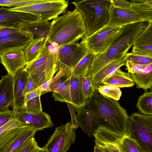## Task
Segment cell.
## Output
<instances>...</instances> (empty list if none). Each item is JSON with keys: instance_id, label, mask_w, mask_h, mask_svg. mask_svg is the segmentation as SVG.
I'll return each mask as SVG.
<instances>
[{"instance_id": "15", "label": "cell", "mask_w": 152, "mask_h": 152, "mask_svg": "<svg viewBox=\"0 0 152 152\" xmlns=\"http://www.w3.org/2000/svg\"><path fill=\"white\" fill-rule=\"evenodd\" d=\"M33 39V34L27 31L0 37V56L9 50H23Z\"/></svg>"}, {"instance_id": "20", "label": "cell", "mask_w": 152, "mask_h": 152, "mask_svg": "<svg viewBox=\"0 0 152 152\" xmlns=\"http://www.w3.org/2000/svg\"><path fill=\"white\" fill-rule=\"evenodd\" d=\"M14 100L13 82L9 74L2 76L0 80V113L9 111Z\"/></svg>"}, {"instance_id": "2", "label": "cell", "mask_w": 152, "mask_h": 152, "mask_svg": "<svg viewBox=\"0 0 152 152\" xmlns=\"http://www.w3.org/2000/svg\"><path fill=\"white\" fill-rule=\"evenodd\" d=\"M85 106L93 113L99 127L103 126L121 134L126 132L129 116L126 110L117 101L106 97L95 90L93 96L87 99Z\"/></svg>"}, {"instance_id": "22", "label": "cell", "mask_w": 152, "mask_h": 152, "mask_svg": "<svg viewBox=\"0 0 152 152\" xmlns=\"http://www.w3.org/2000/svg\"><path fill=\"white\" fill-rule=\"evenodd\" d=\"M51 22L39 20L30 21L20 25L21 30L29 32L33 35V39L44 38L47 41Z\"/></svg>"}, {"instance_id": "27", "label": "cell", "mask_w": 152, "mask_h": 152, "mask_svg": "<svg viewBox=\"0 0 152 152\" xmlns=\"http://www.w3.org/2000/svg\"><path fill=\"white\" fill-rule=\"evenodd\" d=\"M47 40L44 38L33 39L23 49L26 65L32 62L47 46Z\"/></svg>"}, {"instance_id": "41", "label": "cell", "mask_w": 152, "mask_h": 152, "mask_svg": "<svg viewBox=\"0 0 152 152\" xmlns=\"http://www.w3.org/2000/svg\"><path fill=\"white\" fill-rule=\"evenodd\" d=\"M16 118V113L13 110H9L7 112L0 113V127L11 119Z\"/></svg>"}, {"instance_id": "5", "label": "cell", "mask_w": 152, "mask_h": 152, "mask_svg": "<svg viewBox=\"0 0 152 152\" xmlns=\"http://www.w3.org/2000/svg\"><path fill=\"white\" fill-rule=\"evenodd\" d=\"M24 69L39 87L52 78L59 70L57 53L50 50L47 45L37 58L26 65Z\"/></svg>"}, {"instance_id": "28", "label": "cell", "mask_w": 152, "mask_h": 152, "mask_svg": "<svg viewBox=\"0 0 152 152\" xmlns=\"http://www.w3.org/2000/svg\"><path fill=\"white\" fill-rule=\"evenodd\" d=\"M130 74L137 88H142L145 91L148 89L151 90L152 64L148 65L139 72Z\"/></svg>"}, {"instance_id": "26", "label": "cell", "mask_w": 152, "mask_h": 152, "mask_svg": "<svg viewBox=\"0 0 152 152\" xmlns=\"http://www.w3.org/2000/svg\"><path fill=\"white\" fill-rule=\"evenodd\" d=\"M102 83L118 88L129 87L134 84L130 73L123 71L120 68L106 77Z\"/></svg>"}, {"instance_id": "45", "label": "cell", "mask_w": 152, "mask_h": 152, "mask_svg": "<svg viewBox=\"0 0 152 152\" xmlns=\"http://www.w3.org/2000/svg\"><path fill=\"white\" fill-rule=\"evenodd\" d=\"M95 145L99 147L103 152H111L107 146L104 143L94 140Z\"/></svg>"}, {"instance_id": "42", "label": "cell", "mask_w": 152, "mask_h": 152, "mask_svg": "<svg viewBox=\"0 0 152 152\" xmlns=\"http://www.w3.org/2000/svg\"><path fill=\"white\" fill-rule=\"evenodd\" d=\"M126 69L130 73H136L142 71L148 65H140L127 61Z\"/></svg>"}, {"instance_id": "9", "label": "cell", "mask_w": 152, "mask_h": 152, "mask_svg": "<svg viewBox=\"0 0 152 152\" xmlns=\"http://www.w3.org/2000/svg\"><path fill=\"white\" fill-rule=\"evenodd\" d=\"M76 129L71 122L56 127L43 148L47 152H66L75 141Z\"/></svg>"}, {"instance_id": "39", "label": "cell", "mask_w": 152, "mask_h": 152, "mask_svg": "<svg viewBox=\"0 0 152 152\" xmlns=\"http://www.w3.org/2000/svg\"><path fill=\"white\" fill-rule=\"evenodd\" d=\"M121 146L123 152H141L135 141L127 137L126 134L122 142Z\"/></svg>"}, {"instance_id": "44", "label": "cell", "mask_w": 152, "mask_h": 152, "mask_svg": "<svg viewBox=\"0 0 152 152\" xmlns=\"http://www.w3.org/2000/svg\"><path fill=\"white\" fill-rule=\"evenodd\" d=\"M38 87L33 82L31 77L29 74L24 89V95L25 96L26 94L36 89Z\"/></svg>"}, {"instance_id": "8", "label": "cell", "mask_w": 152, "mask_h": 152, "mask_svg": "<svg viewBox=\"0 0 152 152\" xmlns=\"http://www.w3.org/2000/svg\"><path fill=\"white\" fill-rule=\"evenodd\" d=\"M122 26L107 24L90 36L85 37V41L89 51L94 54L104 52L119 34Z\"/></svg>"}, {"instance_id": "17", "label": "cell", "mask_w": 152, "mask_h": 152, "mask_svg": "<svg viewBox=\"0 0 152 152\" xmlns=\"http://www.w3.org/2000/svg\"><path fill=\"white\" fill-rule=\"evenodd\" d=\"M1 64L5 67L8 74L12 77L20 68L26 65L23 49L9 50L0 56Z\"/></svg>"}, {"instance_id": "31", "label": "cell", "mask_w": 152, "mask_h": 152, "mask_svg": "<svg viewBox=\"0 0 152 152\" xmlns=\"http://www.w3.org/2000/svg\"><path fill=\"white\" fill-rule=\"evenodd\" d=\"M41 93L40 91L37 89L25 94V112L36 113L42 111L40 98Z\"/></svg>"}, {"instance_id": "34", "label": "cell", "mask_w": 152, "mask_h": 152, "mask_svg": "<svg viewBox=\"0 0 152 152\" xmlns=\"http://www.w3.org/2000/svg\"><path fill=\"white\" fill-rule=\"evenodd\" d=\"M97 91L104 96L117 101L120 99L122 94L119 88L107 85L99 86Z\"/></svg>"}, {"instance_id": "10", "label": "cell", "mask_w": 152, "mask_h": 152, "mask_svg": "<svg viewBox=\"0 0 152 152\" xmlns=\"http://www.w3.org/2000/svg\"><path fill=\"white\" fill-rule=\"evenodd\" d=\"M85 38L80 43H72L57 48L59 70H71L88 52Z\"/></svg>"}, {"instance_id": "35", "label": "cell", "mask_w": 152, "mask_h": 152, "mask_svg": "<svg viewBox=\"0 0 152 152\" xmlns=\"http://www.w3.org/2000/svg\"><path fill=\"white\" fill-rule=\"evenodd\" d=\"M79 79L84 96L87 100L92 97L95 90L91 84V78L85 75L79 77Z\"/></svg>"}, {"instance_id": "12", "label": "cell", "mask_w": 152, "mask_h": 152, "mask_svg": "<svg viewBox=\"0 0 152 152\" xmlns=\"http://www.w3.org/2000/svg\"><path fill=\"white\" fill-rule=\"evenodd\" d=\"M144 21H146L141 17L131 10L129 7L127 8L119 7H115L113 4L107 25L122 26Z\"/></svg>"}, {"instance_id": "7", "label": "cell", "mask_w": 152, "mask_h": 152, "mask_svg": "<svg viewBox=\"0 0 152 152\" xmlns=\"http://www.w3.org/2000/svg\"><path fill=\"white\" fill-rule=\"evenodd\" d=\"M68 5V1L65 0H30L26 5L9 8V10L31 14L39 20L48 21L63 13Z\"/></svg>"}, {"instance_id": "1", "label": "cell", "mask_w": 152, "mask_h": 152, "mask_svg": "<svg viewBox=\"0 0 152 152\" xmlns=\"http://www.w3.org/2000/svg\"><path fill=\"white\" fill-rule=\"evenodd\" d=\"M148 21L139 22L122 26L121 31L104 52L94 54L93 61L86 75L91 78L110 62L125 58L140 35L147 27Z\"/></svg>"}, {"instance_id": "3", "label": "cell", "mask_w": 152, "mask_h": 152, "mask_svg": "<svg viewBox=\"0 0 152 152\" xmlns=\"http://www.w3.org/2000/svg\"><path fill=\"white\" fill-rule=\"evenodd\" d=\"M85 21L76 8L54 19L51 22L47 44L55 48L75 43L86 37Z\"/></svg>"}, {"instance_id": "32", "label": "cell", "mask_w": 152, "mask_h": 152, "mask_svg": "<svg viewBox=\"0 0 152 152\" xmlns=\"http://www.w3.org/2000/svg\"><path fill=\"white\" fill-rule=\"evenodd\" d=\"M94 54L89 51L71 70V76L75 77L86 75L87 71L92 63Z\"/></svg>"}, {"instance_id": "24", "label": "cell", "mask_w": 152, "mask_h": 152, "mask_svg": "<svg viewBox=\"0 0 152 152\" xmlns=\"http://www.w3.org/2000/svg\"><path fill=\"white\" fill-rule=\"evenodd\" d=\"M37 131L29 127L22 128L0 150V152H12L25 141L34 137Z\"/></svg>"}, {"instance_id": "18", "label": "cell", "mask_w": 152, "mask_h": 152, "mask_svg": "<svg viewBox=\"0 0 152 152\" xmlns=\"http://www.w3.org/2000/svg\"><path fill=\"white\" fill-rule=\"evenodd\" d=\"M74 107L77 113L75 116L78 126L88 136L92 137L99 127L93 113L85 106L77 108Z\"/></svg>"}, {"instance_id": "4", "label": "cell", "mask_w": 152, "mask_h": 152, "mask_svg": "<svg viewBox=\"0 0 152 152\" xmlns=\"http://www.w3.org/2000/svg\"><path fill=\"white\" fill-rule=\"evenodd\" d=\"M113 2V0H77L72 2L82 15L85 21L86 37L108 24Z\"/></svg>"}, {"instance_id": "38", "label": "cell", "mask_w": 152, "mask_h": 152, "mask_svg": "<svg viewBox=\"0 0 152 152\" xmlns=\"http://www.w3.org/2000/svg\"><path fill=\"white\" fill-rule=\"evenodd\" d=\"M39 147L34 137L25 141L12 152H32Z\"/></svg>"}, {"instance_id": "21", "label": "cell", "mask_w": 152, "mask_h": 152, "mask_svg": "<svg viewBox=\"0 0 152 152\" xmlns=\"http://www.w3.org/2000/svg\"><path fill=\"white\" fill-rule=\"evenodd\" d=\"M71 72V70L63 75L54 86L44 92L42 94L53 92L52 96L55 100L66 102L72 104L70 93Z\"/></svg>"}, {"instance_id": "36", "label": "cell", "mask_w": 152, "mask_h": 152, "mask_svg": "<svg viewBox=\"0 0 152 152\" xmlns=\"http://www.w3.org/2000/svg\"><path fill=\"white\" fill-rule=\"evenodd\" d=\"M71 70L67 71L58 70L56 75L52 78L46 81L39 87L37 89L40 91L41 95L44 92L49 90L56 84L61 77Z\"/></svg>"}, {"instance_id": "16", "label": "cell", "mask_w": 152, "mask_h": 152, "mask_svg": "<svg viewBox=\"0 0 152 152\" xmlns=\"http://www.w3.org/2000/svg\"><path fill=\"white\" fill-rule=\"evenodd\" d=\"M9 8H0V26L9 28L18 27L30 21L39 20L35 15L26 13L10 11Z\"/></svg>"}, {"instance_id": "14", "label": "cell", "mask_w": 152, "mask_h": 152, "mask_svg": "<svg viewBox=\"0 0 152 152\" xmlns=\"http://www.w3.org/2000/svg\"><path fill=\"white\" fill-rule=\"evenodd\" d=\"M93 136L95 140L104 143L111 152H123L121 145L126 137L125 134H118L100 126L95 131Z\"/></svg>"}, {"instance_id": "43", "label": "cell", "mask_w": 152, "mask_h": 152, "mask_svg": "<svg viewBox=\"0 0 152 152\" xmlns=\"http://www.w3.org/2000/svg\"><path fill=\"white\" fill-rule=\"evenodd\" d=\"M24 31L20 30L19 27L3 29L0 30V37L20 33Z\"/></svg>"}, {"instance_id": "11", "label": "cell", "mask_w": 152, "mask_h": 152, "mask_svg": "<svg viewBox=\"0 0 152 152\" xmlns=\"http://www.w3.org/2000/svg\"><path fill=\"white\" fill-rule=\"evenodd\" d=\"M24 68H20L12 77L14 96L12 108L16 113L25 112L24 92L29 74Z\"/></svg>"}, {"instance_id": "47", "label": "cell", "mask_w": 152, "mask_h": 152, "mask_svg": "<svg viewBox=\"0 0 152 152\" xmlns=\"http://www.w3.org/2000/svg\"><path fill=\"white\" fill-rule=\"evenodd\" d=\"M94 152H103L102 150L98 146L95 145L94 146Z\"/></svg>"}, {"instance_id": "46", "label": "cell", "mask_w": 152, "mask_h": 152, "mask_svg": "<svg viewBox=\"0 0 152 152\" xmlns=\"http://www.w3.org/2000/svg\"><path fill=\"white\" fill-rule=\"evenodd\" d=\"M32 152H47L46 150L43 147H39Z\"/></svg>"}, {"instance_id": "30", "label": "cell", "mask_w": 152, "mask_h": 152, "mask_svg": "<svg viewBox=\"0 0 152 152\" xmlns=\"http://www.w3.org/2000/svg\"><path fill=\"white\" fill-rule=\"evenodd\" d=\"M130 9L146 21L152 20V0H131Z\"/></svg>"}, {"instance_id": "13", "label": "cell", "mask_w": 152, "mask_h": 152, "mask_svg": "<svg viewBox=\"0 0 152 152\" xmlns=\"http://www.w3.org/2000/svg\"><path fill=\"white\" fill-rule=\"evenodd\" d=\"M16 114V118L27 126L36 130L53 126V123L50 115L42 111L36 113L24 112Z\"/></svg>"}, {"instance_id": "37", "label": "cell", "mask_w": 152, "mask_h": 152, "mask_svg": "<svg viewBox=\"0 0 152 152\" xmlns=\"http://www.w3.org/2000/svg\"><path fill=\"white\" fill-rule=\"evenodd\" d=\"M127 61L140 65H148L152 64V58L140 55L127 53L125 56Z\"/></svg>"}, {"instance_id": "25", "label": "cell", "mask_w": 152, "mask_h": 152, "mask_svg": "<svg viewBox=\"0 0 152 152\" xmlns=\"http://www.w3.org/2000/svg\"><path fill=\"white\" fill-rule=\"evenodd\" d=\"M28 127L16 118L0 127V150L22 128Z\"/></svg>"}, {"instance_id": "33", "label": "cell", "mask_w": 152, "mask_h": 152, "mask_svg": "<svg viewBox=\"0 0 152 152\" xmlns=\"http://www.w3.org/2000/svg\"><path fill=\"white\" fill-rule=\"evenodd\" d=\"M136 107L143 114L152 115V91H145L138 98Z\"/></svg>"}, {"instance_id": "29", "label": "cell", "mask_w": 152, "mask_h": 152, "mask_svg": "<svg viewBox=\"0 0 152 152\" xmlns=\"http://www.w3.org/2000/svg\"><path fill=\"white\" fill-rule=\"evenodd\" d=\"M70 93L72 105L74 107L79 108L86 104L87 99L84 96L79 77H75L71 75Z\"/></svg>"}, {"instance_id": "40", "label": "cell", "mask_w": 152, "mask_h": 152, "mask_svg": "<svg viewBox=\"0 0 152 152\" xmlns=\"http://www.w3.org/2000/svg\"><path fill=\"white\" fill-rule=\"evenodd\" d=\"M30 0H0V6L19 7L28 5Z\"/></svg>"}, {"instance_id": "23", "label": "cell", "mask_w": 152, "mask_h": 152, "mask_svg": "<svg viewBox=\"0 0 152 152\" xmlns=\"http://www.w3.org/2000/svg\"><path fill=\"white\" fill-rule=\"evenodd\" d=\"M127 61L125 58L112 61L101 68L91 78L92 86L94 90L103 85V81L107 76L114 72L122 66L125 65Z\"/></svg>"}, {"instance_id": "6", "label": "cell", "mask_w": 152, "mask_h": 152, "mask_svg": "<svg viewBox=\"0 0 152 152\" xmlns=\"http://www.w3.org/2000/svg\"><path fill=\"white\" fill-rule=\"evenodd\" d=\"M126 137L134 140L141 152H152V116L134 113L129 116Z\"/></svg>"}, {"instance_id": "19", "label": "cell", "mask_w": 152, "mask_h": 152, "mask_svg": "<svg viewBox=\"0 0 152 152\" xmlns=\"http://www.w3.org/2000/svg\"><path fill=\"white\" fill-rule=\"evenodd\" d=\"M132 53L152 58V20L137 37L132 46Z\"/></svg>"}]
</instances>
